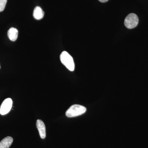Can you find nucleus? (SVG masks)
Here are the masks:
<instances>
[{
  "mask_svg": "<svg viewBox=\"0 0 148 148\" xmlns=\"http://www.w3.org/2000/svg\"><path fill=\"white\" fill-rule=\"evenodd\" d=\"M44 12L39 6H37L35 8L33 13V16L35 19L40 20L43 17Z\"/></svg>",
  "mask_w": 148,
  "mask_h": 148,
  "instance_id": "8",
  "label": "nucleus"
},
{
  "mask_svg": "<svg viewBox=\"0 0 148 148\" xmlns=\"http://www.w3.org/2000/svg\"><path fill=\"white\" fill-rule=\"evenodd\" d=\"M98 1H100L102 3H105L106 2L108 1V0H98Z\"/></svg>",
  "mask_w": 148,
  "mask_h": 148,
  "instance_id": "10",
  "label": "nucleus"
},
{
  "mask_svg": "<svg viewBox=\"0 0 148 148\" xmlns=\"http://www.w3.org/2000/svg\"><path fill=\"white\" fill-rule=\"evenodd\" d=\"M7 0H0V12L3 11L5 7Z\"/></svg>",
  "mask_w": 148,
  "mask_h": 148,
  "instance_id": "9",
  "label": "nucleus"
},
{
  "mask_svg": "<svg viewBox=\"0 0 148 148\" xmlns=\"http://www.w3.org/2000/svg\"><path fill=\"white\" fill-rule=\"evenodd\" d=\"M86 111V108L84 106L79 105H74L67 110L66 115L68 117H75L84 114Z\"/></svg>",
  "mask_w": 148,
  "mask_h": 148,
  "instance_id": "1",
  "label": "nucleus"
},
{
  "mask_svg": "<svg viewBox=\"0 0 148 148\" xmlns=\"http://www.w3.org/2000/svg\"><path fill=\"white\" fill-rule=\"evenodd\" d=\"M0 69H1V66H0Z\"/></svg>",
  "mask_w": 148,
  "mask_h": 148,
  "instance_id": "11",
  "label": "nucleus"
},
{
  "mask_svg": "<svg viewBox=\"0 0 148 148\" xmlns=\"http://www.w3.org/2000/svg\"><path fill=\"white\" fill-rule=\"evenodd\" d=\"M13 139L12 137H7L0 142V148H9L13 143Z\"/></svg>",
  "mask_w": 148,
  "mask_h": 148,
  "instance_id": "6",
  "label": "nucleus"
},
{
  "mask_svg": "<svg viewBox=\"0 0 148 148\" xmlns=\"http://www.w3.org/2000/svg\"><path fill=\"white\" fill-rule=\"evenodd\" d=\"M139 22L138 16L134 13L128 14L124 21V24L127 29H132L137 27Z\"/></svg>",
  "mask_w": 148,
  "mask_h": 148,
  "instance_id": "3",
  "label": "nucleus"
},
{
  "mask_svg": "<svg viewBox=\"0 0 148 148\" xmlns=\"http://www.w3.org/2000/svg\"><path fill=\"white\" fill-rule=\"evenodd\" d=\"M36 126L38 130L40 137L42 139H44L46 138V127L45 123L41 120L38 119L36 121Z\"/></svg>",
  "mask_w": 148,
  "mask_h": 148,
  "instance_id": "5",
  "label": "nucleus"
},
{
  "mask_svg": "<svg viewBox=\"0 0 148 148\" xmlns=\"http://www.w3.org/2000/svg\"><path fill=\"white\" fill-rule=\"evenodd\" d=\"M18 30L13 27L9 29L8 32V36L9 38L12 41H15L16 40L18 37Z\"/></svg>",
  "mask_w": 148,
  "mask_h": 148,
  "instance_id": "7",
  "label": "nucleus"
},
{
  "mask_svg": "<svg viewBox=\"0 0 148 148\" xmlns=\"http://www.w3.org/2000/svg\"><path fill=\"white\" fill-rule=\"evenodd\" d=\"M12 100L10 98H8L4 100L0 107V114L4 115L9 112L12 108Z\"/></svg>",
  "mask_w": 148,
  "mask_h": 148,
  "instance_id": "4",
  "label": "nucleus"
},
{
  "mask_svg": "<svg viewBox=\"0 0 148 148\" xmlns=\"http://www.w3.org/2000/svg\"><path fill=\"white\" fill-rule=\"evenodd\" d=\"M60 58L62 64L69 71H73L75 69V64L73 57L68 52L64 51L61 53Z\"/></svg>",
  "mask_w": 148,
  "mask_h": 148,
  "instance_id": "2",
  "label": "nucleus"
}]
</instances>
